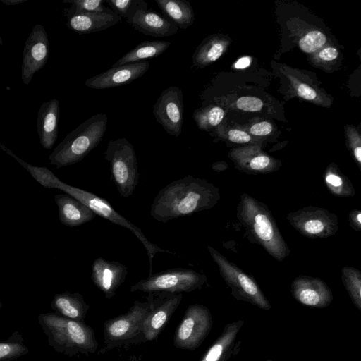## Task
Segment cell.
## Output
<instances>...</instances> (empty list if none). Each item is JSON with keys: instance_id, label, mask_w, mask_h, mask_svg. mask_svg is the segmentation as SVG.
Returning a JSON list of instances; mask_svg holds the SVG:
<instances>
[{"instance_id": "4fadbf2b", "label": "cell", "mask_w": 361, "mask_h": 361, "mask_svg": "<svg viewBox=\"0 0 361 361\" xmlns=\"http://www.w3.org/2000/svg\"><path fill=\"white\" fill-rule=\"evenodd\" d=\"M153 114L169 135L178 137L184 120L182 90L177 86H170L163 90L153 106Z\"/></svg>"}, {"instance_id": "603a6c76", "label": "cell", "mask_w": 361, "mask_h": 361, "mask_svg": "<svg viewBox=\"0 0 361 361\" xmlns=\"http://www.w3.org/2000/svg\"><path fill=\"white\" fill-rule=\"evenodd\" d=\"M59 102L56 99L42 103L39 107L37 128L42 147L50 149L54 145L58 136Z\"/></svg>"}, {"instance_id": "52a82bcc", "label": "cell", "mask_w": 361, "mask_h": 361, "mask_svg": "<svg viewBox=\"0 0 361 361\" xmlns=\"http://www.w3.org/2000/svg\"><path fill=\"white\" fill-rule=\"evenodd\" d=\"M76 198L88 207L97 216L130 230L142 243L147 253L149 261V274H152L153 258L158 252L174 253L158 247L150 242L142 230L116 212L105 199L82 189L71 186L61 180L58 188Z\"/></svg>"}, {"instance_id": "f1b7e54d", "label": "cell", "mask_w": 361, "mask_h": 361, "mask_svg": "<svg viewBox=\"0 0 361 361\" xmlns=\"http://www.w3.org/2000/svg\"><path fill=\"white\" fill-rule=\"evenodd\" d=\"M0 148L16 160L39 184L46 188H58L61 180L44 166H36L17 157L11 149L0 144Z\"/></svg>"}, {"instance_id": "4dcf8cb0", "label": "cell", "mask_w": 361, "mask_h": 361, "mask_svg": "<svg viewBox=\"0 0 361 361\" xmlns=\"http://www.w3.org/2000/svg\"><path fill=\"white\" fill-rule=\"evenodd\" d=\"M341 280L353 305L361 311V272L356 268L345 266L341 269Z\"/></svg>"}, {"instance_id": "d6a6232c", "label": "cell", "mask_w": 361, "mask_h": 361, "mask_svg": "<svg viewBox=\"0 0 361 361\" xmlns=\"http://www.w3.org/2000/svg\"><path fill=\"white\" fill-rule=\"evenodd\" d=\"M105 2L114 13L126 19L132 17L139 8L147 5L142 0H106Z\"/></svg>"}, {"instance_id": "cb8c5ba5", "label": "cell", "mask_w": 361, "mask_h": 361, "mask_svg": "<svg viewBox=\"0 0 361 361\" xmlns=\"http://www.w3.org/2000/svg\"><path fill=\"white\" fill-rule=\"evenodd\" d=\"M50 306L54 313L80 322H84L90 308L80 293L70 292L54 295Z\"/></svg>"}, {"instance_id": "4316f807", "label": "cell", "mask_w": 361, "mask_h": 361, "mask_svg": "<svg viewBox=\"0 0 361 361\" xmlns=\"http://www.w3.org/2000/svg\"><path fill=\"white\" fill-rule=\"evenodd\" d=\"M226 39L217 35L205 39L196 49L192 63L196 67L204 68L219 59L226 49Z\"/></svg>"}, {"instance_id": "b9f144b4", "label": "cell", "mask_w": 361, "mask_h": 361, "mask_svg": "<svg viewBox=\"0 0 361 361\" xmlns=\"http://www.w3.org/2000/svg\"><path fill=\"white\" fill-rule=\"evenodd\" d=\"M338 55V50L334 47H326L319 52V58L324 61H333Z\"/></svg>"}, {"instance_id": "1f68e13d", "label": "cell", "mask_w": 361, "mask_h": 361, "mask_svg": "<svg viewBox=\"0 0 361 361\" xmlns=\"http://www.w3.org/2000/svg\"><path fill=\"white\" fill-rule=\"evenodd\" d=\"M224 114L222 108L211 104L196 109L193 113V118L199 129L210 130L221 122Z\"/></svg>"}, {"instance_id": "30bf717a", "label": "cell", "mask_w": 361, "mask_h": 361, "mask_svg": "<svg viewBox=\"0 0 361 361\" xmlns=\"http://www.w3.org/2000/svg\"><path fill=\"white\" fill-rule=\"evenodd\" d=\"M213 324L209 308L202 304L190 305L177 326L173 345L181 350H194L209 335Z\"/></svg>"}, {"instance_id": "f546056e", "label": "cell", "mask_w": 361, "mask_h": 361, "mask_svg": "<svg viewBox=\"0 0 361 361\" xmlns=\"http://www.w3.org/2000/svg\"><path fill=\"white\" fill-rule=\"evenodd\" d=\"M28 353L23 335L18 331L0 341V361H14Z\"/></svg>"}, {"instance_id": "f35d334b", "label": "cell", "mask_w": 361, "mask_h": 361, "mask_svg": "<svg viewBox=\"0 0 361 361\" xmlns=\"http://www.w3.org/2000/svg\"><path fill=\"white\" fill-rule=\"evenodd\" d=\"M272 131V125L267 121H262L255 123L249 128L251 135L257 136H265Z\"/></svg>"}, {"instance_id": "6da1fadb", "label": "cell", "mask_w": 361, "mask_h": 361, "mask_svg": "<svg viewBox=\"0 0 361 361\" xmlns=\"http://www.w3.org/2000/svg\"><path fill=\"white\" fill-rule=\"evenodd\" d=\"M221 198L219 188L207 180L187 176L161 188L151 205L150 215L166 223L213 208Z\"/></svg>"}, {"instance_id": "8fae6325", "label": "cell", "mask_w": 361, "mask_h": 361, "mask_svg": "<svg viewBox=\"0 0 361 361\" xmlns=\"http://www.w3.org/2000/svg\"><path fill=\"white\" fill-rule=\"evenodd\" d=\"M287 220L301 235L311 239L329 238L338 230L337 215L316 206L290 212Z\"/></svg>"}, {"instance_id": "277c9868", "label": "cell", "mask_w": 361, "mask_h": 361, "mask_svg": "<svg viewBox=\"0 0 361 361\" xmlns=\"http://www.w3.org/2000/svg\"><path fill=\"white\" fill-rule=\"evenodd\" d=\"M107 116L96 114L69 133L49 157L56 168L70 166L83 159L102 140L106 130Z\"/></svg>"}, {"instance_id": "7dc6e473", "label": "cell", "mask_w": 361, "mask_h": 361, "mask_svg": "<svg viewBox=\"0 0 361 361\" xmlns=\"http://www.w3.org/2000/svg\"><path fill=\"white\" fill-rule=\"evenodd\" d=\"M1 308H2V303H1V302L0 301V310H1Z\"/></svg>"}, {"instance_id": "7402d4cb", "label": "cell", "mask_w": 361, "mask_h": 361, "mask_svg": "<svg viewBox=\"0 0 361 361\" xmlns=\"http://www.w3.org/2000/svg\"><path fill=\"white\" fill-rule=\"evenodd\" d=\"M54 201L58 207L59 220L65 226H78L97 216L88 207L68 193L56 195Z\"/></svg>"}, {"instance_id": "ab89813d", "label": "cell", "mask_w": 361, "mask_h": 361, "mask_svg": "<svg viewBox=\"0 0 361 361\" xmlns=\"http://www.w3.org/2000/svg\"><path fill=\"white\" fill-rule=\"evenodd\" d=\"M297 92L300 97L306 100L314 101L317 97L316 92L312 88L305 84H300L298 85Z\"/></svg>"}, {"instance_id": "f6af8a7d", "label": "cell", "mask_w": 361, "mask_h": 361, "mask_svg": "<svg viewBox=\"0 0 361 361\" xmlns=\"http://www.w3.org/2000/svg\"><path fill=\"white\" fill-rule=\"evenodd\" d=\"M27 1V0H1L4 4L7 6H16Z\"/></svg>"}, {"instance_id": "5b68a950", "label": "cell", "mask_w": 361, "mask_h": 361, "mask_svg": "<svg viewBox=\"0 0 361 361\" xmlns=\"http://www.w3.org/2000/svg\"><path fill=\"white\" fill-rule=\"evenodd\" d=\"M149 310L147 301H135L127 312L106 320L103 329L104 347L99 354H105L115 348L128 349L145 343L143 324Z\"/></svg>"}, {"instance_id": "7c38bea8", "label": "cell", "mask_w": 361, "mask_h": 361, "mask_svg": "<svg viewBox=\"0 0 361 361\" xmlns=\"http://www.w3.org/2000/svg\"><path fill=\"white\" fill-rule=\"evenodd\" d=\"M149 312L143 324L145 341L157 340L179 306L183 293H148Z\"/></svg>"}, {"instance_id": "7bdbcfd3", "label": "cell", "mask_w": 361, "mask_h": 361, "mask_svg": "<svg viewBox=\"0 0 361 361\" xmlns=\"http://www.w3.org/2000/svg\"><path fill=\"white\" fill-rule=\"evenodd\" d=\"M250 64V59L249 57H242L240 59H239L235 64V67L236 68H245L247 66H249Z\"/></svg>"}, {"instance_id": "d4e9b609", "label": "cell", "mask_w": 361, "mask_h": 361, "mask_svg": "<svg viewBox=\"0 0 361 361\" xmlns=\"http://www.w3.org/2000/svg\"><path fill=\"white\" fill-rule=\"evenodd\" d=\"M162 13L178 28L186 29L195 21L190 3L186 0H155Z\"/></svg>"}, {"instance_id": "ac0fdd59", "label": "cell", "mask_w": 361, "mask_h": 361, "mask_svg": "<svg viewBox=\"0 0 361 361\" xmlns=\"http://www.w3.org/2000/svg\"><path fill=\"white\" fill-rule=\"evenodd\" d=\"M128 267L116 261H108L102 257L96 258L92 265L91 279L105 298H112L128 275Z\"/></svg>"}, {"instance_id": "9a60e30c", "label": "cell", "mask_w": 361, "mask_h": 361, "mask_svg": "<svg viewBox=\"0 0 361 361\" xmlns=\"http://www.w3.org/2000/svg\"><path fill=\"white\" fill-rule=\"evenodd\" d=\"M290 290L295 300L305 306L324 308L333 301L331 290L317 277L299 276L293 281Z\"/></svg>"}, {"instance_id": "5bb4252c", "label": "cell", "mask_w": 361, "mask_h": 361, "mask_svg": "<svg viewBox=\"0 0 361 361\" xmlns=\"http://www.w3.org/2000/svg\"><path fill=\"white\" fill-rule=\"evenodd\" d=\"M49 55V42L47 33L43 25L36 24L25 43L21 79L24 85H28L35 73L47 63Z\"/></svg>"}, {"instance_id": "83f0119b", "label": "cell", "mask_w": 361, "mask_h": 361, "mask_svg": "<svg viewBox=\"0 0 361 361\" xmlns=\"http://www.w3.org/2000/svg\"><path fill=\"white\" fill-rule=\"evenodd\" d=\"M327 189L336 197H353L355 189L348 176L344 175L334 163L329 164L324 173Z\"/></svg>"}, {"instance_id": "3957f363", "label": "cell", "mask_w": 361, "mask_h": 361, "mask_svg": "<svg viewBox=\"0 0 361 361\" xmlns=\"http://www.w3.org/2000/svg\"><path fill=\"white\" fill-rule=\"evenodd\" d=\"M38 322L49 345L69 357L94 353L98 348L94 332L85 322L63 317L54 312L38 315Z\"/></svg>"}, {"instance_id": "9c48e42d", "label": "cell", "mask_w": 361, "mask_h": 361, "mask_svg": "<svg viewBox=\"0 0 361 361\" xmlns=\"http://www.w3.org/2000/svg\"><path fill=\"white\" fill-rule=\"evenodd\" d=\"M207 281L204 274L185 268L169 269L151 274L130 287V292L189 293L202 288Z\"/></svg>"}, {"instance_id": "e575fe53", "label": "cell", "mask_w": 361, "mask_h": 361, "mask_svg": "<svg viewBox=\"0 0 361 361\" xmlns=\"http://www.w3.org/2000/svg\"><path fill=\"white\" fill-rule=\"evenodd\" d=\"M326 36L320 31L309 32L299 41L300 48L306 53H311L322 47L326 42Z\"/></svg>"}, {"instance_id": "7a4b0ae2", "label": "cell", "mask_w": 361, "mask_h": 361, "mask_svg": "<svg viewBox=\"0 0 361 361\" xmlns=\"http://www.w3.org/2000/svg\"><path fill=\"white\" fill-rule=\"evenodd\" d=\"M236 216L245 228L244 236L249 241L262 246L279 262L290 255V250L266 204L243 193L237 206Z\"/></svg>"}, {"instance_id": "ee69618b", "label": "cell", "mask_w": 361, "mask_h": 361, "mask_svg": "<svg viewBox=\"0 0 361 361\" xmlns=\"http://www.w3.org/2000/svg\"><path fill=\"white\" fill-rule=\"evenodd\" d=\"M227 169V164L225 162L219 161L213 164L212 169L216 172H221Z\"/></svg>"}, {"instance_id": "d590c367", "label": "cell", "mask_w": 361, "mask_h": 361, "mask_svg": "<svg viewBox=\"0 0 361 361\" xmlns=\"http://www.w3.org/2000/svg\"><path fill=\"white\" fill-rule=\"evenodd\" d=\"M237 108L245 111H259L263 103L261 99L253 97H243L236 101Z\"/></svg>"}, {"instance_id": "8992f818", "label": "cell", "mask_w": 361, "mask_h": 361, "mask_svg": "<svg viewBox=\"0 0 361 361\" xmlns=\"http://www.w3.org/2000/svg\"><path fill=\"white\" fill-rule=\"evenodd\" d=\"M104 155L109 164L111 180L120 195L130 197L140 177L134 147L124 137L111 140Z\"/></svg>"}, {"instance_id": "c3c4849f", "label": "cell", "mask_w": 361, "mask_h": 361, "mask_svg": "<svg viewBox=\"0 0 361 361\" xmlns=\"http://www.w3.org/2000/svg\"><path fill=\"white\" fill-rule=\"evenodd\" d=\"M264 361H273V360L272 359H267V360H264Z\"/></svg>"}, {"instance_id": "60d3db41", "label": "cell", "mask_w": 361, "mask_h": 361, "mask_svg": "<svg viewBox=\"0 0 361 361\" xmlns=\"http://www.w3.org/2000/svg\"><path fill=\"white\" fill-rule=\"evenodd\" d=\"M349 224L355 231H361V211L360 209H353L349 213Z\"/></svg>"}, {"instance_id": "74e56055", "label": "cell", "mask_w": 361, "mask_h": 361, "mask_svg": "<svg viewBox=\"0 0 361 361\" xmlns=\"http://www.w3.org/2000/svg\"><path fill=\"white\" fill-rule=\"evenodd\" d=\"M348 144L349 150H350L352 155L357 164L358 166L361 167V145L360 137L354 133H348Z\"/></svg>"}, {"instance_id": "8d00e7d4", "label": "cell", "mask_w": 361, "mask_h": 361, "mask_svg": "<svg viewBox=\"0 0 361 361\" xmlns=\"http://www.w3.org/2000/svg\"><path fill=\"white\" fill-rule=\"evenodd\" d=\"M218 134L220 137L235 143L243 144L252 142L250 135L239 129L231 128L227 133H218Z\"/></svg>"}, {"instance_id": "2e32d148", "label": "cell", "mask_w": 361, "mask_h": 361, "mask_svg": "<svg viewBox=\"0 0 361 361\" xmlns=\"http://www.w3.org/2000/svg\"><path fill=\"white\" fill-rule=\"evenodd\" d=\"M228 157L235 168L248 174H266L274 172L281 166V162L263 152L257 146L233 149Z\"/></svg>"}, {"instance_id": "44dd1931", "label": "cell", "mask_w": 361, "mask_h": 361, "mask_svg": "<svg viewBox=\"0 0 361 361\" xmlns=\"http://www.w3.org/2000/svg\"><path fill=\"white\" fill-rule=\"evenodd\" d=\"M122 18L111 9L102 13L75 12L67 10L68 27L80 34L99 32L118 23Z\"/></svg>"}, {"instance_id": "ba28073f", "label": "cell", "mask_w": 361, "mask_h": 361, "mask_svg": "<svg viewBox=\"0 0 361 361\" xmlns=\"http://www.w3.org/2000/svg\"><path fill=\"white\" fill-rule=\"evenodd\" d=\"M207 248L219 267L220 275L230 288L231 295L235 300L247 302L265 310L271 308L254 277L245 273L212 246Z\"/></svg>"}, {"instance_id": "836d02e7", "label": "cell", "mask_w": 361, "mask_h": 361, "mask_svg": "<svg viewBox=\"0 0 361 361\" xmlns=\"http://www.w3.org/2000/svg\"><path fill=\"white\" fill-rule=\"evenodd\" d=\"M64 3L71 4V10L75 12L102 13L110 8L104 6V0H64Z\"/></svg>"}, {"instance_id": "ffe728a7", "label": "cell", "mask_w": 361, "mask_h": 361, "mask_svg": "<svg viewBox=\"0 0 361 361\" xmlns=\"http://www.w3.org/2000/svg\"><path fill=\"white\" fill-rule=\"evenodd\" d=\"M243 324V319L226 324L221 335L199 361H228L237 355L241 341L235 342V340Z\"/></svg>"}, {"instance_id": "484cf974", "label": "cell", "mask_w": 361, "mask_h": 361, "mask_svg": "<svg viewBox=\"0 0 361 361\" xmlns=\"http://www.w3.org/2000/svg\"><path fill=\"white\" fill-rule=\"evenodd\" d=\"M170 45L171 42L168 41L142 42L121 56L111 67H117L128 63L143 61L146 59L157 57L164 53Z\"/></svg>"}, {"instance_id": "d6986e66", "label": "cell", "mask_w": 361, "mask_h": 361, "mask_svg": "<svg viewBox=\"0 0 361 361\" xmlns=\"http://www.w3.org/2000/svg\"><path fill=\"white\" fill-rule=\"evenodd\" d=\"M135 30L155 37H168L178 32V27L166 17L147 9V4L139 8L127 19Z\"/></svg>"}, {"instance_id": "e0dca14e", "label": "cell", "mask_w": 361, "mask_h": 361, "mask_svg": "<svg viewBox=\"0 0 361 361\" xmlns=\"http://www.w3.org/2000/svg\"><path fill=\"white\" fill-rule=\"evenodd\" d=\"M148 61L128 63L99 73L85 81L92 89L102 90L127 85L142 76L149 68Z\"/></svg>"}, {"instance_id": "bcb514c9", "label": "cell", "mask_w": 361, "mask_h": 361, "mask_svg": "<svg viewBox=\"0 0 361 361\" xmlns=\"http://www.w3.org/2000/svg\"><path fill=\"white\" fill-rule=\"evenodd\" d=\"M3 44V41H2V38L0 35V46Z\"/></svg>"}]
</instances>
